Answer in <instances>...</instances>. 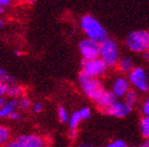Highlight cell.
<instances>
[{"instance_id":"35","label":"cell","mask_w":149,"mask_h":147,"mask_svg":"<svg viewBox=\"0 0 149 147\" xmlns=\"http://www.w3.org/2000/svg\"><path fill=\"white\" fill-rule=\"evenodd\" d=\"M144 58H145L147 61H149V51L146 52V53H144Z\"/></svg>"},{"instance_id":"9","label":"cell","mask_w":149,"mask_h":147,"mask_svg":"<svg viewBox=\"0 0 149 147\" xmlns=\"http://www.w3.org/2000/svg\"><path fill=\"white\" fill-rule=\"evenodd\" d=\"M22 147H45L47 146L43 138L36 133L20 135L16 138Z\"/></svg>"},{"instance_id":"32","label":"cell","mask_w":149,"mask_h":147,"mask_svg":"<svg viewBox=\"0 0 149 147\" xmlns=\"http://www.w3.org/2000/svg\"><path fill=\"white\" fill-rule=\"evenodd\" d=\"M14 54H15V56L20 57V56H22L23 53L21 51H18V49H16V51H14Z\"/></svg>"},{"instance_id":"12","label":"cell","mask_w":149,"mask_h":147,"mask_svg":"<svg viewBox=\"0 0 149 147\" xmlns=\"http://www.w3.org/2000/svg\"><path fill=\"white\" fill-rule=\"evenodd\" d=\"M6 96L12 98V99H20L21 97L24 96V88L21 85L14 83V84H9L6 86Z\"/></svg>"},{"instance_id":"27","label":"cell","mask_w":149,"mask_h":147,"mask_svg":"<svg viewBox=\"0 0 149 147\" xmlns=\"http://www.w3.org/2000/svg\"><path fill=\"white\" fill-rule=\"evenodd\" d=\"M143 113L145 115V117L149 118V98L145 101V103L143 105Z\"/></svg>"},{"instance_id":"6","label":"cell","mask_w":149,"mask_h":147,"mask_svg":"<svg viewBox=\"0 0 149 147\" xmlns=\"http://www.w3.org/2000/svg\"><path fill=\"white\" fill-rule=\"evenodd\" d=\"M108 66L98 58L96 60H91V61H85L83 60L81 62V71L86 74L87 76L91 78H98L106 74Z\"/></svg>"},{"instance_id":"31","label":"cell","mask_w":149,"mask_h":147,"mask_svg":"<svg viewBox=\"0 0 149 147\" xmlns=\"http://www.w3.org/2000/svg\"><path fill=\"white\" fill-rule=\"evenodd\" d=\"M6 103H8V100H6V97H1L0 98V108H2Z\"/></svg>"},{"instance_id":"18","label":"cell","mask_w":149,"mask_h":147,"mask_svg":"<svg viewBox=\"0 0 149 147\" xmlns=\"http://www.w3.org/2000/svg\"><path fill=\"white\" fill-rule=\"evenodd\" d=\"M141 131L144 138L149 139V118L144 117L141 121Z\"/></svg>"},{"instance_id":"2","label":"cell","mask_w":149,"mask_h":147,"mask_svg":"<svg viewBox=\"0 0 149 147\" xmlns=\"http://www.w3.org/2000/svg\"><path fill=\"white\" fill-rule=\"evenodd\" d=\"M100 59L108 67L116 66L120 61L118 43L111 38H107L100 43Z\"/></svg>"},{"instance_id":"28","label":"cell","mask_w":149,"mask_h":147,"mask_svg":"<svg viewBox=\"0 0 149 147\" xmlns=\"http://www.w3.org/2000/svg\"><path fill=\"white\" fill-rule=\"evenodd\" d=\"M6 86H8V84L0 82V98L6 96Z\"/></svg>"},{"instance_id":"26","label":"cell","mask_w":149,"mask_h":147,"mask_svg":"<svg viewBox=\"0 0 149 147\" xmlns=\"http://www.w3.org/2000/svg\"><path fill=\"white\" fill-rule=\"evenodd\" d=\"M3 147H22V146H21V144H20L16 139H14V140H11L8 144L4 145Z\"/></svg>"},{"instance_id":"11","label":"cell","mask_w":149,"mask_h":147,"mask_svg":"<svg viewBox=\"0 0 149 147\" xmlns=\"http://www.w3.org/2000/svg\"><path fill=\"white\" fill-rule=\"evenodd\" d=\"M115 99H116V98H115V96L112 93V91H106V89H105L103 95L100 97V99L95 102V103H96L97 107L100 108L102 111H105L107 108L110 107V106L116 101Z\"/></svg>"},{"instance_id":"3","label":"cell","mask_w":149,"mask_h":147,"mask_svg":"<svg viewBox=\"0 0 149 147\" xmlns=\"http://www.w3.org/2000/svg\"><path fill=\"white\" fill-rule=\"evenodd\" d=\"M78 83L81 87L83 93L89 99L93 100L94 102L97 101L100 99V97L105 91V88L103 87L102 83L97 79L87 76L86 74H84L83 71H80L79 75H78Z\"/></svg>"},{"instance_id":"24","label":"cell","mask_w":149,"mask_h":147,"mask_svg":"<svg viewBox=\"0 0 149 147\" xmlns=\"http://www.w3.org/2000/svg\"><path fill=\"white\" fill-rule=\"evenodd\" d=\"M43 109V104L41 102H35L34 105H33V110H34L35 113H41Z\"/></svg>"},{"instance_id":"25","label":"cell","mask_w":149,"mask_h":147,"mask_svg":"<svg viewBox=\"0 0 149 147\" xmlns=\"http://www.w3.org/2000/svg\"><path fill=\"white\" fill-rule=\"evenodd\" d=\"M8 119L11 120V121H19V120L21 119V115H20L17 110H16V111H14L13 113H11V115H10Z\"/></svg>"},{"instance_id":"16","label":"cell","mask_w":149,"mask_h":147,"mask_svg":"<svg viewBox=\"0 0 149 147\" xmlns=\"http://www.w3.org/2000/svg\"><path fill=\"white\" fill-rule=\"evenodd\" d=\"M0 82H2L8 85L14 84V83H16V79H15V77L10 75L4 68L0 67Z\"/></svg>"},{"instance_id":"7","label":"cell","mask_w":149,"mask_h":147,"mask_svg":"<svg viewBox=\"0 0 149 147\" xmlns=\"http://www.w3.org/2000/svg\"><path fill=\"white\" fill-rule=\"evenodd\" d=\"M128 81L131 83L135 88L141 91H147L149 88L148 80L145 69L142 67H134L128 76Z\"/></svg>"},{"instance_id":"30","label":"cell","mask_w":149,"mask_h":147,"mask_svg":"<svg viewBox=\"0 0 149 147\" xmlns=\"http://www.w3.org/2000/svg\"><path fill=\"white\" fill-rule=\"evenodd\" d=\"M69 137H70V139H71V140H74V139H76V137H77V129H70Z\"/></svg>"},{"instance_id":"17","label":"cell","mask_w":149,"mask_h":147,"mask_svg":"<svg viewBox=\"0 0 149 147\" xmlns=\"http://www.w3.org/2000/svg\"><path fill=\"white\" fill-rule=\"evenodd\" d=\"M81 120L83 119H81V117H80V115H79V111H78V110L74 111V113L71 115V117H70V119H69L70 129H76L77 126L79 125V123L81 122Z\"/></svg>"},{"instance_id":"22","label":"cell","mask_w":149,"mask_h":147,"mask_svg":"<svg viewBox=\"0 0 149 147\" xmlns=\"http://www.w3.org/2000/svg\"><path fill=\"white\" fill-rule=\"evenodd\" d=\"M78 111H79V115H80V117H81V119H83V120L89 119L90 116H91V110H90L89 107L80 108Z\"/></svg>"},{"instance_id":"37","label":"cell","mask_w":149,"mask_h":147,"mask_svg":"<svg viewBox=\"0 0 149 147\" xmlns=\"http://www.w3.org/2000/svg\"><path fill=\"white\" fill-rule=\"evenodd\" d=\"M3 12H4V9H2V8L0 6V15H2V14H3Z\"/></svg>"},{"instance_id":"4","label":"cell","mask_w":149,"mask_h":147,"mask_svg":"<svg viewBox=\"0 0 149 147\" xmlns=\"http://www.w3.org/2000/svg\"><path fill=\"white\" fill-rule=\"evenodd\" d=\"M126 46L133 53H146L149 51V32L134 31L126 38Z\"/></svg>"},{"instance_id":"19","label":"cell","mask_w":149,"mask_h":147,"mask_svg":"<svg viewBox=\"0 0 149 147\" xmlns=\"http://www.w3.org/2000/svg\"><path fill=\"white\" fill-rule=\"evenodd\" d=\"M57 117L58 119H59V121L61 122V123H66V122H69V115H68V111H67V109L63 106H58L57 108Z\"/></svg>"},{"instance_id":"36","label":"cell","mask_w":149,"mask_h":147,"mask_svg":"<svg viewBox=\"0 0 149 147\" xmlns=\"http://www.w3.org/2000/svg\"><path fill=\"white\" fill-rule=\"evenodd\" d=\"M77 147H91V146L88 145V144H80V145H78Z\"/></svg>"},{"instance_id":"34","label":"cell","mask_w":149,"mask_h":147,"mask_svg":"<svg viewBox=\"0 0 149 147\" xmlns=\"http://www.w3.org/2000/svg\"><path fill=\"white\" fill-rule=\"evenodd\" d=\"M3 26H4V20L0 17V30H2Z\"/></svg>"},{"instance_id":"29","label":"cell","mask_w":149,"mask_h":147,"mask_svg":"<svg viewBox=\"0 0 149 147\" xmlns=\"http://www.w3.org/2000/svg\"><path fill=\"white\" fill-rule=\"evenodd\" d=\"M11 1L10 0H0V6L2 8V9H6V8H9L11 6Z\"/></svg>"},{"instance_id":"1","label":"cell","mask_w":149,"mask_h":147,"mask_svg":"<svg viewBox=\"0 0 149 147\" xmlns=\"http://www.w3.org/2000/svg\"><path fill=\"white\" fill-rule=\"evenodd\" d=\"M80 27L88 39L100 43L108 38V33L97 19L91 15H84L80 18Z\"/></svg>"},{"instance_id":"15","label":"cell","mask_w":149,"mask_h":147,"mask_svg":"<svg viewBox=\"0 0 149 147\" xmlns=\"http://www.w3.org/2000/svg\"><path fill=\"white\" fill-rule=\"evenodd\" d=\"M11 141V131L6 126L0 124V146H4Z\"/></svg>"},{"instance_id":"21","label":"cell","mask_w":149,"mask_h":147,"mask_svg":"<svg viewBox=\"0 0 149 147\" xmlns=\"http://www.w3.org/2000/svg\"><path fill=\"white\" fill-rule=\"evenodd\" d=\"M124 98H125V102H127L128 104L133 106V105L138 102V93H135L134 91L130 89V91L126 93V96L124 97Z\"/></svg>"},{"instance_id":"8","label":"cell","mask_w":149,"mask_h":147,"mask_svg":"<svg viewBox=\"0 0 149 147\" xmlns=\"http://www.w3.org/2000/svg\"><path fill=\"white\" fill-rule=\"evenodd\" d=\"M131 111H132V105L128 104L125 101H115L104 113H106L109 116L116 117V118H123V117L128 116Z\"/></svg>"},{"instance_id":"10","label":"cell","mask_w":149,"mask_h":147,"mask_svg":"<svg viewBox=\"0 0 149 147\" xmlns=\"http://www.w3.org/2000/svg\"><path fill=\"white\" fill-rule=\"evenodd\" d=\"M129 81L124 78V77H118L115 79V81L112 84L111 91L115 96V98H122L125 97L126 93L129 91Z\"/></svg>"},{"instance_id":"20","label":"cell","mask_w":149,"mask_h":147,"mask_svg":"<svg viewBox=\"0 0 149 147\" xmlns=\"http://www.w3.org/2000/svg\"><path fill=\"white\" fill-rule=\"evenodd\" d=\"M32 106V102L28 97L23 96L20 99H18V108L21 110H26L29 109Z\"/></svg>"},{"instance_id":"23","label":"cell","mask_w":149,"mask_h":147,"mask_svg":"<svg viewBox=\"0 0 149 147\" xmlns=\"http://www.w3.org/2000/svg\"><path fill=\"white\" fill-rule=\"evenodd\" d=\"M107 147H128L126 144V142L122 141V140H115V141L110 142L109 144L107 145Z\"/></svg>"},{"instance_id":"5","label":"cell","mask_w":149,"mask_h":147,"mask_svg":"<svg viewBox=\"0 0 149 147\" xmlns=\"http://www.w3.org/2000/svg\"><path fill=\"white\" fill-rule=\"evenodd\" d=\"M78 49L85 61H91L100 58V43L88 38L78 43Z\"/></svg>"},{"instance_id":"13","label":"cell","mask_w":149,"mask_h":147,"mask_svg":"<svg viewBox=\"0 0 149 147\" xmlns=\"http://www.w3.org/2000/svg\"><path fill=\"white\" fill-rule=\"evenodd\" d=\"M18 108V100L12 99L9 100L2 108H0V119H4V118H9L11 113L16 111Z\"/></svg>"},{"instance_id":"38","label":"cell","mask_w":149,"mask_h":147,"mask_svg":"<svg viewBox=\"0 0 149 147\" xmlns=\"http://www.w3.org/2000/svg\"><path fill=\"white\" fill-rule=\"evenodd\" d=\"M130 147H136V146H130Z\"/></svg>"},{"instance_id":"14","label":"cell","mask_w":149,"mask_h":147,"mask_svg":"<svg viewBox=\"0 0 149 147\" xmlns=\"http://www.w3.org/2000/svg\"><path fill=\"white\" fill-rule=\"evenodd\" d=\"M116 66H118V68L120 71H123V73H129V74L134 68L133 67V61H132V59L129 58V57H124V58L120 59Z\"/></svg>"},{"instance_id":"33","label":"cell","mask_w":149,"mask_h":147,"mask_svg":"<svg viewBox=\"0 0 149 147\" xmlns=\"http://www.w3.org/2000/svg\"><path fill=\"white\" fill-rule=\"evenodd\" d=\"M140 147H149V139H147L146 141L144 142L143 144L141 145V146H140Z\"/></svg>"}]
</instances>
